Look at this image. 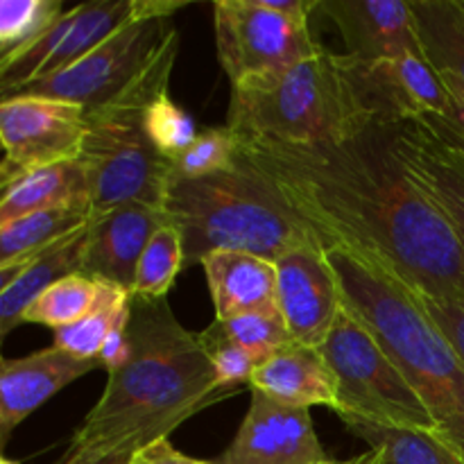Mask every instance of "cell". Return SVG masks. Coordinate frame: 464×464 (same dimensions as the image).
I'll return each instance as SVG.
<instances>
[{"instance_id": "cell-1", "label": "cell", "mask_w": 464, "mask_h": 464, "mask_svg": "<svg viewBox=\"0 0 464 464\" xmlns=\"http://www.w3.org/2000/svg\"><path fill=\"white\" fill-rule=\"evenodd\" d=\"M394 125L370 122L315 145L238 140V152L324 249H347L420 295L464 297L460 240L412 181L397 152Z\"/></svg>"}, {"instance_id": "cell-2", "label": "cell", "mask_w": 464, "mask_h": 464, "mask_svg": "<svg viewBox=\"0 0 464 464\" xmlns=\"http://www.w3.org/2000/svg\"><path fill=\"white\" fill-rule=\"evenodd\" d=\"M231 392L220 388L198 334L179 324L168 299L131 295L130 358L109 374L66 453L91 462L131 458Z\"/></svg>"}, {"instance_id": "cell-3", "label": "cell", "mask_w": 464, "mask_h": 464, "mask_svg": "<svg viewBox=\"0 0 464 464\" xmlns=\"http://www.w3.org/2000/svg\"><path fill=\"white\" fill-rule=\"evenodd\" d=\"M343 304L356 313L406 374L429 408L438 435L464 458V361L426 313L415 290L397 276L353 256L326 249Z\"/></svg>"}, {"instance_id": "cell-4", "label": "cell", "mask_w": 464, "mask_h": 464, "mask_svg": "<svg viewBox=\"0 0 464 464\" xmlns=\"http://www.w3.org/2000/svg\"><path fill=\"white\" fill-rule=\"evenodd\" d=\"M163 213L184 238V270L202 263L211 252H247L276 261L299 247H324L315 231L240 152L227 170L172 177Z\"/></svg>"}, {"instance_id": "cell-5", "label": "cell", "mask_w": 464, "mask_h": 464, "mask_svg": "<svg viewBox=\"0 0 464 464\" xmlns=\"http://www.w3.org/2000/svg\"><path fill=\"white\" fill-rule=\"evenodd\" d=\"M370 118L358 102L347 54H313L231 89L227 127L240 143L315 145L356 134Z\"/></svg>"}, {"instance_id": "cell-6", "label": "cell", "mask_w": 464, "mask_h": 464, "mask_svg": "<svg viewBox=\"0 0 464 464\" xmlns=\"http://www.w3.org/2000/svg\"><path fill=\"white\" fill-rule=\"evenodd\" d=\"M177 53L179 34L172 30L157 57L125 91L100 107L86 109V139L80 161L91 181V218L130 202L163 208L172 161L154 148L145 113L170 86Z\"/></svg>"}, {"instance_id": "cell-7", "label": "cell", "mask_w": 464, "mask_h": 464, "mask_svg": "<svg viewBox=\"0 0 464 464\" xmlns=\"http://www.w3.org/2000/svg\"><path fill=\"white\" fill-rule=\"evenodd\" d=\"M320 352L338 383V417L349 415L392 429L438 433L429 408L406 374L374 331L344 304Z\"/></svg>"}, {"instance_id": "cell-8", "label": "cell", "mask_w": 464, "mask_h": 464, "mask_svg": "<svg viewBox=\"0 0 464 464\" xmlns=\"http://www.w3.org/2000/svg\"><path fill=\"white\" fill-rule=\"evenodd\" d=\"M172 30L175 25L168 16L136 18L71 68L32 82L16 95H41L84 109L100 107L125 91L150 66Z\"/></svg>"}, {"instance_id": "cell-9", "label": "cell", "mask_w": 464, "mask_h": 464, "mask_svg": "<svg viewBox=\"0 0 464 464\" xmlns=\"http://www.w3.org/2000/svg\"><path fill=\"white\" fill-rule=\"evenodd\" d=\"M213 27L231 89L249 77L290 66L322 45L313 36L311 21L270 12L261 0H218Z\"/></svg>"}, {"instance_id": "cell-10", "label": "cell", "mask_w": 464, "mask_h": 464, "mask_svg": "<svg viewBox=\"0 0 464 464\" xmlns=\"http://www.w3.org/2000/svg\"><path fill=\"white\" fill-rule=\"evenodd\" d=\"M86 109L41 95H14L0 102V188L39 168L80 159Z\"/></svg>"}, {"instance_id": "cell-11", "label": "cell", "mask_w": 464, "mask_h": 464, "mask_svg": "<svg viewBox=\"0 0 464 464\" xmlns=\"http://www.w3.org/2000/svg\"><path fill=\"white\" fill-rule=\"evenodd\" d=\"M358 102L370 121L401 122L449 113V91L442 75L421 54L362 62L347 54Z\"/></svg>"}, {"instance_id": "cell-12", "label": "cell", "mask_w": 464, "mask_h": 464, "mask_svg": "<svg viewBox=\"0 0 464 464\" xmlns=\"http://www.w3.org/2000/svg\"><path fill=\"white\" fill-rule=\"evenodd\" d=\"M394 143L420 193L442 213L464 249V143L438 116L397 122Z\"/></svg>"}, {"instance_id": "cell-13", "label": "cell", "mask_w": 464, "mask_h": 464, "mask_svg": "<svg viewBox=\"0 0 464 464\" xmlns=\"http://www.w3.org/2000/svg\"><path fill=\"white\" fill-rule=\"evenodd\" d=\"M247 415L216 464H315L329 460L313 426L311 411L284 406L249 390Z\"/></svg>"}, {"instance_id": "cell-14", "label": "cell", "mask_w": 464, "mask_h": 464, "mask_svg": "<svg viewBox=\"0 0 464 464\" xmlns=\"http://www.w3.org/2000/svg\"><path fill=\"white\" fill-rule=\"evenodd\" d=\"M279 311L293 343L320 349L343 311V293L324 247H299L275 261Z\"/></svg>"}, {"instance_id": "cell-15", "label": "cell", "mask_w": 464, "mask_h": 464, "mask_svg": "<svg viewBox=\"0 0 464 464\" xmlns=\"http://www.w3.org/2000/svg\"><path fill=\"white\" fill-rule=\"evenodd\" d=\"M166 222L163 208L145 202L122 204L102 216L91 218L89 243L80 275L134 293L140 256L159 227Z\"/></svg>"}, {"instance_id": "cell-16", "label": "cell", "mask_w": 464, "mask_h": 464, "mask_svg": "<svg viewBox=\"0 0 464 464\" xmlns=\"http://www.w3.org/2000/svg\"><path fill=\"white\" fill-rule=\"evenodd\" d=\"M317 9L338 25L352 57L383 62L421 54L408 0H322Z\"/></svg>"}, {"instance_id": "cell-17", "label": "cell", "mask_w": 464, "mask_h": 464, "mask_svg": "<svg viewBox=\"0 0 464 464\" xmlns=\"http://www.w3.org/2000/svg\"><path fill=\"white\" fill-rule=\"evenodd\" d=\"M100 361H86L59 347L41 349L23 358H5L0 365V442L27 420L36 408L62 392L66 385L89 372L100 370Z\"/></svg>"}, {"instance_id": "cell-18", "label": "cell", "mask_w": 464, "mask_h": 464, "mask_svg": "<svg viewBox=\"0 0 464 464\" xmlns=\"http://www.w3.org/2000/svg\"><path fill=\"white\" fill-rule=\"evenodd\" d=\"M199 266L207 272L216 320L279 311L275 261L247 252H211Z\"/></svg>"}, {"instance_id": "cell-19", "label": "cell", "mask_w": 464, "mask_h": 464, "mask_svg": "<svg viewBox=\"0 0 464 464\" xmlns=\"http://www.w3.org/2000/svg\"><path fill=\"white\" fill-rule=\"evenodd\" d=\"M86 243H89V227L75 231L30 261L0 267V335L3 338L23 324L27 308L45 290L66 276L80 275Z\"/></svg>"}, {"instance_id": "cell-20", "label": "cell", "mask_w": 464, "mask_h": 464, "mask_svg": "<svg viewBox=\"0 0 464 464\" xmlns=\"http://www.w3.org/2000/svg\"><path fill=\"white\" fill-rule=\"evenodd\" d=\"M249 390L293 408L329 406L338 411V383L320 349L288 344L254 370Z\"/></svg>"}, {"instance_id": "cell-21", "label": "cell", "mask_w": 464, "mask_h": 464, "mask_svg": "<svg viewBox=\"0 0 464 464\" xmlns=\"http://www.w3.org/2000/svg\"><path fill=\"white\" fill-rule=\"evenodd\" d=\"M80 207L91 208V181L80 159L53 163L18 177L0 195V225L36 211Z\"/></svg>"}, {"instance_id": "cell-22", "label": "cell", "mask_w": 464, "mask_h": 464, "mask_svg": "<svg viewBox=\"0 0 464 464\" xmlns=\"http://www.w3.org/2000/svg\"><path fill=\"white\" fill-rule=\"evenodd\" d=\"M352 435L379 453L381 464H464V458L449 447L435 430L392 429L358 417L340 415Z\"/></svg>"}, {"instance_id": "cell-23", "label": "cell", "mask_w": 464, "mask_h": 464, "mask_svg": "<svg viewBox=\"0 0 464 464\" xmlns=\"http://www.w3.org/2000/svg\"><path fill=\"white\" fill-rule=\"evenodd\" d=\"M91 222V208L66 207L36 211L0 225V267L30 261Z\"/></svg>"}, {"instance_id": "cell-24", "label": "cell", "mask_w": 464, "mask_h": 464, "mask_svg": "<svg viewBox=\"0 0 464 464\" xmlns=\"http://www.w3.org/2000/svg\"><path fill=\"white\" fill-rule=\"evenodd\" d=\"M411 7L426 62L464 80V0H412Z\"/></svg>"}, {"instance_id": "cell-25", "label": "cell", "mask_w": 464, "mask_h": 464, "mask_svg": "<svg viewBox=\"0 0 464 464\" xmlns=\"http://www.w3.org/2000/svg\"><path fill=\"white\" fill-rule=\"evenodd\" d=\"M104 281L72 275L45 290L23 315V324L50 326L53 331L71 326L93 313L104 299Z\"/></svg>"}, {"instance_id": "cell-26", "label": "cell", "mask_w": 464, "mask_h": 464, "mask_svg": "<svg viewBox=\"0 0 464 464\" xmlns=\"http://www.w3.org/2000/svg\"><path fill=\"white\" fill-rule=\"evenodd\" d=\"M130 302L131 293L118 288V285L107 284L104 299L100 302V306L86 317H82L80 322H75V324L54 331L53 344L77 358L98 361L104 340L111 334L116 322L121 320L122 313L130 308Z\"/></svg>"}, {"instance_id": "cell-27", "label": "cell", "mask_w": 464, "mask_h": 464, "mask_svg": "<svg viewBox=\"0 0 464 464\" xmlns=\"http://www.w3.org/2000/svg\"><path fill=\"white\" fill-rule=\"evenodd\" d=\"M184 238L172 222L159 227L139 261L134 297L166 299L177 275L184 272Z\"/></svg>"}, {"instance_id": "cell-28", "label": "cell", "mask_w": 464, "mask_h": 464, "mask_svg": "<svg viewBox=\"0 0 464 464\" xmlns=\"http://www.w3.org/2000/svg\"><path fill=\"white\" fill-rule=\"evenodd\" d=\"M59 0H3L0 3V62L21 53L63 16Z\"/></svg>"}, {"instance_id": "cell-29", "label": "cell", "mask_w": 464, "mask_h": 464, "mask_svg": "<svg viewBox=\"0 0 464 464\" xmlns=\"http://www.w3.org/2000/svg\"><path fill=\"white\" fill-rule=\"evenodd\" d=\"M238 159V139L229 127H208L172 159V177H204L231 168Z\"/></svg>"}, {"instance_id": "cell-30", "label": "cell", "mask_w": 464, "mask_h": 464, "mask_svg": "<svg viewBox=\"0 0 464 464\" xmlns=\"http://www.w3.org/2000/svg\"><path fill=\"white\" fill-rule=\"evenodd\" d=\"M229 335L231 343L243 347L249 356L256 358L261 365L276 352L293 344L290 331L285 326L281 311L276 313H249V315L231 317V320H218Z\"/></svg>"}, {"instance_id": "cell-31", "label": "cell", "mask_w": 464, "mask_h": 464, "mask_svg": "<svg viewBox=\"0 0 464 464\" xmlns=\"http://www.w3.org/2000/svg\"><path fill=\"white\" fill-rule=\"evenodd\" d=\"M145 127H148L154 148L170 161L179 157L199 134L188 113L170 98L168 91L150 104L145 113Z\"/></svg>"}, {"instance_id": "cell-32", "label": "cell", "mask_w": 464, "mask_h": 464, "mask_svg": "<svg viewBox=\"0 0 464 464\" xmlns=\"http://www.w3.org/2000/svg\"><path fill=\"white\" fill-rule=\"evenodd\" d=\"M199 344L211 361L213 372L222 390H238L240 385H249L254 370L258 367L256 358L249 356L243 347L231 343L218 320L211 322L204 331L198 334Z\"/></svg>"}, {"instance_id": "cell-33", "label": "cell", "mask_w": 464, "mask_h": 464, "mask_svg": "<svg viewBox=\"0 0 464 464\" xmlns=\"http://www.w3.org/2000/svg\"><path fill=\"white\" fill-rule=\"evenodd\" d=\"M417 297L464 361V297H429L420 293Z\"/></svg>"}, {"instance_id": "cell-34", "label": "cell", "mask_w": 464, "mask_h": 464, "mask_svg": "<svg viewBox=\"0 0 464 464\" xmlns=\"http://www.w3.org/2000/svg\"><path fill=\"white\" fill-rule=\"evenodd\" d=\"M130 313H131V302H130V308L122 313L121 320L116 322L111 334L107 335L102 349H100L98 361L100 365H102V370H107V374L121 370V367L127 362V358H130Z\"/></svg>"}, {"instance_id": "cell-35", "label": "cell", "mask_w": 464, "mask_h": 464, "mask_svg": "<svg viewBox=\"0 0 464 464\" xmlns=\"http://www.w3.org/2000/svg\"><path fill=\"white\" fill-rule=\"evenodd\" d=\"M130 464H216L207 460H195V458L184 456V453L177 451L170 444V440L163 438L157 442L148 444V447L139 449V451L131 456Z\"/></svg>"}, {"instance_id": "cell-36", "label": "cell", "mask_w": 464, "mask_h": 464, "mask_svg": "<svg viewBox=\"0 0 464 464\" xmlns=\"http://www.w3.org/2000/svg\"><path fill=\"white\" fill-rule=\"evenodd\" d=\"M440 75L449 91V113L444 118H438L464 143V80L458 75H449V72H440Z\"/></svg>"}, {"instance_id": "cell-37", "label": "cell", "mask_w": 464, "mask_h": 464, "mask_svg": "<svg viewBox=\"0 0 464 464\" xmlns=\"http://www.w3.org/2000/svg\"><path fill=\"white\" fill-rule=\"evenodd\" d=\"M315 464H381L379 460V453L374 451H367V453H361V456L356 458H349V460H324V462H315Z\"/></svg>"}, {"instance_id": "cell-38", "label": "cell", "mask_w": 464, "mask_h": 464, "mask_svg": "<svg viewBox=\"0 0 464 464\" xmlns=\"http://www.w3.org/2000/svg\"><path fill=\"white\" fill-rule=\"evenodd\" d=\"M57 464H91V460H82V458L71 456V453H63V456L59 458Z\"/></svg>"}, {"instance_id": "cell-39", "label": "cell", "mask_w": 464, "mask_h": 464, "mask_svg": "<svg viewBox=\"0 0 464 464\" xmlns=\"http://www.w3.org/2000/svg\"><path fill=\"white\" fill-rule=\"evenodd\" d=\"M131 458L130 456H122V458H109V460L102 462H91V464H130Z\"/></svg>"}, {"instance_id": "cell-40", "label": "cell", "mask_w": 464, "mask_h": 464, "mask_svg": "<svg viewBox=\"0 0 464 464\" xmlns=\"http://www.w3.org/2000/svg\"><path fill=\"white\" fill-rule=\"evenodd\" d=\"M0 464H16V462H12L9 458H3V462H0Z\"/></svg>"}]
</instances>
